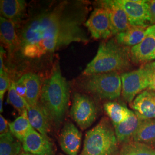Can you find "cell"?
<instances>
[{
	"label": "cell",
	"instance_id": "cell-1",
	"mask_svg": "<svg viewBox=\"0 0 155 155\" xmlns=\"http://www.w3.org/2000/svg\"><path fill=\"white\" fill-rule=\"evenodd\" d=\"M87 13L85 3L65 1L32 17L18 35L22 54L38 58L72 43L87 42L82 27Z\"/></svg>",
	"mask_w": 155,
	"mask_h": 155
},
{
	"label": "cell",
	"instance_id": "cell-2",
	"mask_svg": "<svg viewBox=\"0 0 155 155\" xmlns=\"http://www.w3.org/2000/svg\"><path fill=\"white\" fill-rule=\"evenodd\" d=\"M69 86L58 64L42 85L39 102L51 124L59 128L63 121L69 103Z\"/></svg>",
	"mask_w": 155,
	"mask_h": 155
},
{
	"label": "cell",
	"instance_id": "cell-3",
	"mask_svg": "<svg viewBox=\"0 0 155 155\" xmlns=\"http://www.w3.org/2000/svg\"><path fill=\"white\" fill-rule=\"evenodd\" d=\"M132 62L130 47L110 39L101 43L96 55L83 71L85 76L107 73L118 72L127 70Z\"/></svg>",
	"mask_w": 155,
	"mask_h": 155
},
{
	"label": "cell",
	"instance_id": "cell-4",
	"mask_svg": "<svg viewBox=\"0 0 155 155\" xmlns=\"http://www.w3.org/2000/svg\"><path fill=\"white\" fill-rule=\"evenodd\" d=\"M109 120L102 118L85 135L83 150L79 155H114L118 150L114 127Z\"/></svg>",
	"mask_w": 155,
	"mask_h": 155
},
{
	"label": "cell",
	"instance_id": "cell-5",
	"mask_svg": "<svg viewBox=\"0 0 155 155\" xmlns=\"http://www.w3.org/2000/svg\"><path fill=\"white\" fill-rule=\"evenodd\" d=\"M83 89L101 99L114 100L122 93V81L119 72L101 73L87 76Z\"/></svg>",
	"mask_w": 155,
	"mask_h": 155
},
{
	"label": "cell",
	"instance_id": "cell-6",
	"mask_svg": "<svg viewBox=\"0 0 155 155\" xmlns=\"http://www.w3.org/2000/svg\"><path fill=\"white\" fill-rule=\"evenodd\" d=\"M122 98L127 102L132 103L137 95L148 89L150 74L148 63L130 72L121 74Z\"/></svg>",
	"mask_w": 155,
	"mask_h": 155
},
{
	"label": "cell",
	"instance_id": "cell-7",
	"mask_svg": "<svg viewBox=\"0 0 155 155\" xmlns=\"http://www.w3.org/2000/svg\"><path fill=\"white\" fill-rule=\"evenodd\" d=\"M70 115L78 127L85 130L95 121L97 116V107L89 96L75 93L73 97Z\"/></svg>",
	"mask_w": 155,
	"mask_h": 155
},
{
	"label": "cell",
	"instance_id": "cell-8",
	"mask_svg": "<svg viewBox=\"0 0 155 155\" xmlns=\"http://www.w3.org/2000/svg\"><path fill=\"white\" fill-rule=\"evenodd\" d=\"M84 25L94 39L106 40L114 36L109 14L103 8H95Z\"/></svg>",
	"mask_w": 155,
	"mask_h": 155
},
{
	"label": "cell",
	"instance_id": "cell-9",
	"mask_svg": "<svg viewBox=\"0 0 155 155\" xmlns=\"http://www.w3.org/2000/svg\"><path fill=\"white\" fill-rule=\"evenodd\" d=\"M127 14L131 25L149 26L150 22L148 1L117 0Z\"/></svg>",
	"mask_w": 155,
	"mask_h": 155
},
{
	"label": "cell",
	"instance_id": "cell-10",
	"mask_svg": "<svg viewBox=\"0 0 155 155\" xmlns=\"http://www.w3.org/2000/svg\"><path fill=\"white\" fill-rule=\"evenodd\" d=\"M21 143L24 151L32 155H55L51 140L34 129L23 139Z\"/></svg>",
	"mask_w": 155,
	"mask_h": 155
},
{
	"label": "cell",
	"instance_id": "cell-11",
	"mask_svg": "<svg viewBox=\"0 0 155 155\" xmlns=\"http://www.w3.org/2000/svg\"><path fill=\"white\" fill-rule=\"evenodd\" d=\"M155 52V25H152L147 29L143 40L130 48L132 61L140 63L152 61Z\"/></svg>",
	"mask_w": 155,
	"mask_h": 155
},
{
	"label": "cell",
	"instance_id": "cell-12",
	"mask_svg": "<svg viewBox=\"0 0 155 155\" xmlns=\"http://www.w3.org/2000/svg\"><path fill=\"white\" fill-rule=\"evenodd\" d=\"M98 5L108 12L114 36L125 31L131 26L127 14L117 0L100 1Z\"/></svg>",
	"mask_w": 155,
	"mask_h": 155
},
{
	"label": "cell",
	"instance_id": "cell-13",
	"mask_svg": "<svg viewBox=\"0 0 155 155\" xmlns=\"http://www.w3.org/2000/svg\"><path fill=\"white\" fill-rule=\"evenodd\" d=\"M81 142V132L72 122H66L59 137V143L61 150L67 155H78Z\"/></svg>",
	"mask_w": 155,
	"mask_h": 155
},
{
	"label": "cell",
	"instance_id": "cell-14",
	"mask_svg": "<svg viewBox=\"0 0 155 155\" xmlns=\"http://www.w3.org/2000/svg\"><path fill=\"white\" fill-rule=\"evenodd\" d=\"M131 107L143 119L155 118V91L145 90L136 97Z\"/></svg>",
	"mask_w": 155,
	"mask_h": 155
},
{
	"label": "cell",
	"instance_id": "cell-15",
	"mask_svg": "<svg viewBox=\"0 0 155 155\" xmlns=\"http://www.w3.org/2000/svg\"><path fill=\"white\" fill-rule=\"evenodd\" d=\"M144 120L132 110L125 120L113 126L118 144L124 145L132 141L134 134Z\"/></svg>",
	"mask_w": 155,
	"mask_h": 155
},
{
	"label": "cell",
	"instance_id": "cell-16",
	"mask_svg": "<svg viewBox=\"0 0 155 155\" xmlns=\"http://www.w3.org/2000/svg\"><path fill=\"white\" fill-rule=\"evenodd\" d=\"M16 23L0 17V39L1 42L5 46L9 55L20 49L21 42L16 33Z\"/></svg>",
	"mask_w": 155,
	"mask_h": 155
},
{
	"label": "cell",
	"instance_id": "cell-17",
	"mask_svg": "<svg viewBox=\"0 0 155 155\" xmlns=\"http://www.w3.org/2000/svg\"><path fill=\"white\" fill-rule=\"evenodd\" d=\"M28 116L34 129L43 135L48 136L52 124L44 108L39 102L35 105L28 106Z\"/></svg>",
	"mask_w": 155,
	"mask_h": 155
},
{
	"label": "cell",
	"instance_id": "cell-18",
	"mask_svg": "<svg viewBox=\"0 0 155 155\" xmlns=\"http://www.w3.org/2000/svg\"><path fill=\"white\" fill-rule=\"evenodd\" d=\"M25 8L26 2L23 0H1V17L16 23L23 16Z\"/></svg>",
	"mask_w": 155,
	"mask_h": 155
},
{
	"label": "cell",
	"instance_id": "cell-19",
	"mask_svg": "<svg viewBox=\"0 0 155 155\" xmlns=\"http://www.w3.org/2000/svg\"><path fill=\"white\" fill-rule=\"evenodd\" d=\"M27 88L25 100L29 106L36 105L39 102L42 85L39 76L32 72L27 73L21 77Z\"/></svg>",
	"mask_w": 155,
	"mask_h": 155
},
{
	"label": "cell",
	"instance_id": "cell-20",
	"mask_svg": "<svg viewBox=\"0 0 155 155\" xmlns=\"http://www.w3.org/2000/svg\"><path fill=\"white\" fill-rule=\"evenodd\" d=\"M149 26L131 25L125 31L117 34L114 39L121 45L132 47L139 45L143 40L146 30Z\"/></svg>",
	"mask_w": 155,
	"mask_h": 155
},
{
	"label": "cell",
	"instance_id": "cell-21",
	"mask_svg": "<svg viewBox=\"0 0 155 155\" xmlns=\"http://www.w3.org/2000/svg\"><path fill=\"white\" fill-rule=\"evenodd\" d=\"M132 141L146 144L155 149V119H144Z\"/></svg>",
	"mask_w": 155,
	"mask_h": 155
},
{
	"label": "cell",
	"instance_id": "cell-22",
	"mask_svg": "<svg viewBox=\"0 0 155 155\" xmlns=\"http://www.w3.org/2000/svg\"><path fill=\"white\" fill-rule=\"evenodd\" d=\"M104 107L106 114L110 118L113 126L125 120L132 111L125 105L114 101L106 102Z\"/></svg>",
	"mask_w": 155,
	"mask_h": 155
},
{
	"label": "cell",
	"instance_id": "cell-23",
	"mask_svg": "<svg viewBox=\"0 0 155 155\" xmlns=\"http://www.w3.org/2000/svg\"><path fill=\"white\" fill-rule=\"evenodd\" d=\"M22 143L11 131L0 134V155H19L22 153Z\"/></svg>",
	"mask_w": 155,
	"mask_h": 155
},
{
	"label": "cell",
	"instance_id": "cell-24",
	"mask_svg": "<svg viewBox=\"0 0 155 155\" xmlns=\"http://www.w3.org/2000/svg\"><path fill=\"white\" fill-rule=\"evenodd\" d=\"M9 126L12 134L21 142L33 129L28 119V111L20 115L13 122L9 123Z\"/></svg>",
	"mask_w": 155,
	"mask_h": 155
},
{
	"label": "cell",
	"instance_id": "cell-25",
	"mask_svg": "<svg viewBox=\"0 0 155 155\" xmlns=\"http://www.w3.org/2000/svg\"><path fill=\"white\" fill-rule=\"evenodd\" d=\"M120 153L122 155H155V149L146 144L130 141L122 145Z\"/></svg>",
	"mask_w": 155,
	"mask_h": 155
},
{
	"label": "cell",
	"instance_id": "cell-26",
	"mask_svg": "<svg viewBox=\"0 0 155 155\" xmlns=\"http://www.w3.org/2000/svg\"><path fill=\"white\" fill-rule=\"evenodd\" d=\"M8 102L11 104L20 115L28 111V105L27 101L17 93L15 88V83L11 82L8 89Z\"/></svg>",
	"mask_w": 155,
	"mask_h": 155
},
{
	"label": "cell",
	"instance_id": "cell-27",
	"mask_svg": "<svg viewBox=\"0 0 155 155\" xmlns=\"http://www.w3.org/2000/svg\"><path fill=\"white\" fill-rule=\"evenodd\" d=\"M11 82L5 71L0 74V97H4L7 89H9Z\"/></svg>",
	"mask_w": 155,
	"mask_h": 155
},
{
	"label": "cell",
	"instance_id": "cell-28",
	"mask_svg": "<svg viewBox=\"0 0 155 155\" xmlns=\"http://www.w3.org/2000/svg\"><path fill=\"white\" fill-rule=\"evenodd\" d=\"M150 74V84L148 89L155 91V61L148 63Z\"/></svg>",
	"mask_w": 155,
	"mask_h": 155
},
{
	"label": "cell",
	"instance_id": "cell-29",
	"mask_svg": "<svg viewBox=\"0 0 155 155\" xmlns=\"http://www.w3.org/2000/svg\"><path fill=\"white\" fill-rule=\"evenodd\" d=\"M14 83H15V88L16 89L17 93L25 100L26 94H27V88L25 84L23 82L22 79L20 78L17 82Z\"/></svg>",
	"mask_w": 155,
	"mask_h": 155
},
{
	"label": "cell",
	"instance_id": "cell-30",
	"mask_svg": "<svg viewBox=\"0 0 155 155\" xmlns=\"http://www.w3.org/2000/svg\"><path fill=\"white\" fill-rule=\"evenodd\" d=\"M10 132L9 123L1 114L0 115V134Z\"/></svg>",
	"mask_w": 155,
	"mask_h": 155
},
{
	"label": "cell",
	"instance_id": "cell-31",
	"mask_svg": "<svg viewBox=\"0 0 155 155\" xmlns=\"http://www.w3.org/2000/svg\"><path fill=\"white\" fill-rule=\"evenodd\" d=\"M148 4L150 7V24L155 25V0L148 1Z\"/></svg>",
	"mask_w": 155,
	"mask_h": 155
},
{
	"label": "cell",
	"instance_id": "cell-32",
	"mask_svg": "<svg viewBox=\"0 0 155 155\" xmlns=\"http://www.w3.org/2000/svg\"><path fill=\"white\" fill-rule=\"evenodd\" d=\"M5 53V51L2 45L0 47V74L4 71V55Z\"/></svg>",
	"mask_w": 155,
	"mask_h": 155
},
{
	"label": "cell",
	"instance_id": "cell-33",
	"mask_svg": "<svg viewBox=\"0 0 155 155\" xmlns=\"http://www.w3.org/2000/svg\"><path fill=\"white\" fill-rule=\"evenodd\" d=\"M3 99L4 97H0V112L3 111Z\"/></svg>",
	"mask_w": 155,
	"mask_h": 155
},
{
	"label": "cell",
	"instance_id": "cell-34",
	"mask_svg": "<svg viewBox=\"0 0 155 155\" xmlns=\"http://www.w3.org/2000/svg\"><path fill=\"white\" fill-rule=\"evenodd\" d=\"M19 155H32V154H31V153H28V152H22V153H21V154H20Z\"/></svg>",
	"mask_w": 155,
	"mask_h": 155
},
{
	"label": "cell",
	"instance_id": "cell-35",
	"mask_svg": "<svg viewBox=\"0 0 155 155\" xmlns=\"http://www.w3.org/2000/svg\"><path fill=\"white\" fill-rule=\"evenodd\" d=\"M154 59H155V52L154 55L153 56V57H152V60H154Z\"/></svg>",
	"mask_w": 155,
	"mask_h": 155
},
{
	"label": "cell",
	"instance_id": "cell-36",
	"mask_svg": "<svg viewBox=\"0 0 155 155\" xmlns=\"http://www.w3.org/2000/svg\"><path fill=\"white\" fill-rule=\"evenodd\" d=\"M114 155H122L121 154H120V153H116V154H115Z\"/></svg>",
	"mask_w": 155,
	"mask_h": 155
},
{
	"label": "cell",
	"instance_id": "cell-37",
	"mask_svg": "<svg viewBox=\"0 0 155 155\" xmlns=\"http://www.w3.org/2000/svg\"><path fill=\"white\" fill-rule=\"evenodd\" d=\"M59 155H62V154H60Z\"/></svg>",
	"mask_w": 155,
	"mask_h": 155
}]
</instances>
